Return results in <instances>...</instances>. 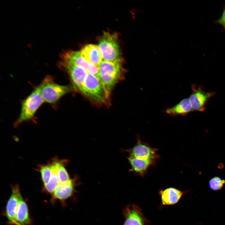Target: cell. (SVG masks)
Returning <instances> with one entry per match:
<instances>
[{"mask_svg":"<svg viewBox=\"0 0 225 225\" xmlns=\"http://www.w3.org/2000/svg\"><path fill=\"white\" fill-rule=\"evenodd\" d=\"M185 192L171 187L160 191L161 201L163 205H171L178 202Z\"/></svg>","mask_w":225,"mask_h":225,"instance_id":"15","label":"cell"},{"mask_svg":"<svg viewBox=\"0 0 225 225\" xmlns=\"http://www.w3.org/2000/svg\"><path fill=\"white\" fill-rule=\"evenodd\" d=\"M11 195L7 202L5 208V215L8 223L11 225H17L15 217L20 199L22 196L19 186L16 184L12 187Z\"/></svg>","mask_w":225,"mask_h":225,"instance_id":"10","label":"cell"},{"mask_svg":"<svg viewBox=\"0 0 225 225\" xmlns=\"http://www.w3.org/2000/svg\"><path fill=\"white\" fill-rule=\"evenodd\" d=\"M44 102L39 85L23 102L21 112L14 123V127H18L22 122L32 118Z\"/></svg>","mask_w":225,"mask_h":225,"instance_id":"4","label":"cell"},{"mask_svg":"<svg viewBox=\"0 0 225 225\" xmlns=\"http://www.w3.org/2000/svg\"><path fill=\"white\" fill-rule=\"evenodd\" d=\"M72 180L70 182L59 185L52 194L53 200L64 201L72 195L74 190Z\"/></svg>","mask_w":225,"mask_h":225,"instance_id":"18","label":"cell"},{"mask_svg":"<svg viewBox=\"0 0 225 225\" xmlns=\"http://www.w3.org/2000/svg\"><path fill=\"white\" fill-rule=\"evenodd\" d=\"M193 111L188 98H184L174 106L167 108L165 112L172 116H185Z\"/></svg>","mask_w":225,"mask_h":225,"instance_id":"17","label":"cell"},{"mask_svg":"<svg viewBox=\"0 0 225 225\" xmlns=\"http://www.w3.org/2000/svg\"><path fill=\"white\" fill-rule=\"evenodd\" d=\"M60 57L61 61L82 68L88 72L99 78L98 67L87 61L82 56L80 52L67 50L61 53Z\"/></svg>","mask_w":225,"mask_h":225,"instance_id":"6","label":"cell"},{"mask_svg":"<svg viewBox=\"0 0 225 225\" xmlns=\"http://www.w3.org/2000/svg\"><path fill=\"white\" fill-rule=\"evenodd\" d=\"M15 219L17 225H30L32 223L27 203L22 196L19 201Z\"/></svg>","mask_w":225,"mask_h":225,"instance_id":"16","label":"cell"},{"mask_svg":"<svg viewBox=\"0 0 225 225\" xmlns=\"http://www.w3.org/2000/svg\"><path fill=\"white\" fill-rule=\"evenodd\" d=\"M123 213L125 218L123 225H145V218L138 206L133 204L128 205Z\"/></svg>","mask_w":225,"mask_h":225,"instance_id":"11","label":"cell"},{"mask_svg":"<svg viewBox=\"0 0 225 225\" xmlns=\"http://www.w3.org/2000/svg\"><path fill=\"white\" fill-rule=\"evenodd\" d=\"M136 144L128 150L130 155L133 157L157 161L159 158L157 154V149L152 148L148 143L141 141L140 138H137Z\"/></svg>","mask_w":225,"mask_h":225,"instance_id":"9","label":"cell"},{"mask_svg":"<svg viewBox=\"0 0 225 225\" xmlns=\"http://www.w3.org/2000/svg\"><path fill=\"white\" fill-rule=\"evenodd\" d=\"M38 170L40 173L43 184L48 182L52 173L51 167L49 162L44 165H39Z\"/></svg>","mask_w":225,"mask_h":225,"instance_id":"20","label":"cell"},{"mask_svg":"<svg viewBox=\"0 0 225 225\" xmlns=\"http://www.w3.org/2000/svg\"><path fill=\"white\" fill-rule=\"evenodd\" d=\"M61 160L57 158H52L49 162L52 168V173L50 179L47 183L43 185V189L51 195L59 185L58 169Z\"/></svg>","mask_w":225,"mask_h":225,"instance_id":"14","label":"cell"},{"mask_svg":"<svg viewBox=\"0 0 225 225\" xmlns=\"http://www.w3.org/2000/svg\"><path fill=\"white\" fill-rule=\"evenodd\" d=\"M122 62L103 60L98 66L99 78L109 93L115 85L124 78Z\"/></svg>","mask_w":225,"mask_h":225,"instance_id":"1","label":"cell"},{"mask_svg":"<svg viewBox=\"0 0 225 225\" xmlns=\"http://www.w3.org/2000/svg\"><path fill=\"white\" fill-rule=\"evenodd\" d=\"M192 92L188 98L193 111L202 112L206 109L209 99L215 94L214 92H206L202 87L192 85Z\"/></svg>","mask_w":225,"mask_h":225,"instance_id":"7","label":"cell"},{"mask_svg":"<svg viewBox=\"0 0 225 225\" xmlns=\"http://www.w3.org/2000/svg\"><path fill=\"white\" fill-rule=\"evenodd\" d=\"M80 52L87 61L97 67L103 61L99 48L96 45H86L82 48Z\"/></svg>","mask_w":225,"mask_h":225,"instance_id":"12","label":"cell"},{"mask_svg":"<svg viewBox=\"0 0 225 225\" xmlns=\"http://www.w3.org/2000/svg\"><path fill=\"white\" fill-rule=\"evenodd\" d=\"M64 162L63 160H61L58 168V173L60 184L67 183L72 180L64 167Z\"/></svg>","mask_w":225,"mask_h":225,"instance_id":"19","label":"cell"},{"mask_svg":"<svg viewBox=\"0 0 225 225\" xmlns=\"http://www.w3.org/2000/svg\"><path fill=\"white\" fill-rule=\"evenodd\" d=\"M39 85L44 102L51 104L56 103L71 90L70 87L68 86L56 83L50 76L46 77Z\"/></svg>","mask_w":225,"mask_h":225,"instance_id":"5","label":"cell"},{"mask_svg":"<svg viewBox=\"0 0 225 225\" xmlns=\"http://www.w3.org/2000/svg\"><path fill=\"white\" fill-rule=\"evenodd\" d=\"M58 66L68 73L75 87L82 93L84 82L88 73L81 67L61 61Z\"/></svg>","mask_w":225,"mask_h":225,"instance_id":"8","label":"cell"},{"mask_svg":"<svg viewBox=\"0 0 225 225\" xmlns=\"http://www.w3.org/2000/svg\"><path fill=\"white\" fill-rule=\"evenodd\" d=\"M82 93L92 102L100 104L107 103L110 95L100 79L89 72L85 79Z\"/></svg>","mask_w":225,"mask_h":225,"instance_id":"2","label":"cell"},{"mask_svg":"<svg viewBox=\"0 0 225 225\" xmlns=\"http://www.w3.org/2000/svg\"><path fill=\"white\" fill-rule=\"evenodd\" d=\"M128 159L131 166L130 171L142 177H144L148 168L156 162V161L137 158L130 155Z\"/></svg>","mask_w":225,"mask_h":225,"instance_id":"13","label":"cell"},{"mask_svg":"<svg viewBox=\"0 0 225 225\" xmlns=\"http://www.w3.org/2000/svg\"><path fill=\"white\" fill-rule=\"evenodd\" d=\"M214 22L221 25L223 30L225 31V5L223 7L221 16L218 20L214 21Z\"/></svg>","mask_w":225,"mask_h":225,"instance_id":"22","label":"cell"},{"mask_svg":"<svg viewBox=\"0 0 225 225\" xmlns=\"http://www.w3.org/2000/svg\"><path fill=\"white\" fill-rule=\"evenodd\" d=\"M225 183V180L222 179L218 177H215L210 180L209 185L212 190L218 191L222 188Z\"/></svg>","mask_w":225,"mask_h":225,"instance_id":"21","label":"cell"},{"mask_svg":"<svg viewBox=\"0 0 225 225\" xmlns=\"http://www.w3.org/2000/svg\"><path fill=\"white\" fill-rule=\"evenodd\" d=\"M98 46L103 61L122 62L116 33L104 32L99 40Z\"/></svg>","mask_w":225,"mask_h":225,"instance_id":"3","label":"cell"}]
</instances>
